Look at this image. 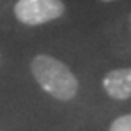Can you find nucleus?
I'll use <instances>...</instances> for the list:
<instances>
[{"mask_svg":"<svg viewBox=\"0 0 131 131\" xmlns=\"http://www.w3.org/2000/svg\"><path fill=\"white\" fill-rule=\"evenodd\" d=\"M30 70L40 87L59 101H70L78 95L79 82L73 71L62 60L52 55H36Z\"/></svg>","mask_w":131,"mask_h":131,"instance_id":"nucleus-1","label":"nucleus"},{"mask_svg":"<svg viewBox=\"0 0 131 131\" xmlns=\"http://www.w3.org/2000/svg\"><path fill=\"white\" fill-rule=\"evenodd\" d=\"M63 13L62 0H17L14 5L16 19L25 25H43L59 19Z\"/></svg>","mask_w":131,"mask_h":131,"instance_id":"nucleus-2","label":"nucleus"},{"mask_svg":"<svg viewBox=\"0 0 131 131\" xmlns=\"http://www.w3.org/2000/svg\"><path fill=\"white\" fill-rule=\"evenodd\" d=\"M103 89L114 100L131 98V67L107 71L103 78Z\"/></svg>","mask_w":131,"mask_h":131,"instance_id":"nucleus-3","label":"nucleus"},{"mask_svg":"<svg viewBox=\"0 0 131 131\" xmlns=\"http://www.w3.org/2000/svg\"><path fill=\"white\" fill-rule=\"evenodd\" d=\"M109 131H131V114H125L117 117L111 123Z\"/></svg>","mask_w":131,"mask_h":131,"instance_id":"nucleus-4","label":"nucleus"},{"mask_svg":"<svg viewBox=\"0 0 131 131\" xmlns=\"http://www.w3.org/2000/svg\"><path fill=\"white\" fill-rule=\"evenodd\" d=\"M101 2H114V0H101Z\"/></svg>","mask_w":131,"mask_h":131,"instance_id":"nucleus-5","label":"nucleus"}]
</instances>
